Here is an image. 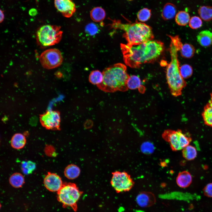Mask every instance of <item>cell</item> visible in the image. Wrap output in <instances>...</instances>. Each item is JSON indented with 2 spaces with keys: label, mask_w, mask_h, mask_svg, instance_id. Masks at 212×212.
I'll return each mask as SVG.
<instances>
[{
  "label": "cell",
  "mask_w": 212,
  "mask_h": 212,
  "mask_svg": "<svg viewBox=\"0 0 212 212\" xmlns=\"http://www.w3.org/2000/svg\"><path fill=\"white\" fill-rule=\"evenodd\" d=\"M54 6L64 17L72 16L76 11L75 5L72 0H54Z\"/></svg>",
  "instance_id": "obj_11"
},
{
  "label": "cell",
  "mask_w": 212,
  "mask_h": 212,
  "mask_svg": "<svg viewBox=\"0 0 212 212\" xmlns=\"http://www.w3.org/2000/svg\"><path fill=\"white\" fill-rule=\"evenodd\" d=\"M39 60L44 68L51 69L60 65L63 58L59 50L56 49H51L43 52L39 57Z\"/></svg>",
  "instance_id": "obj_9"
},
{
  "label": "cell",
  "mask_w": 212,
  "mask_h": 212,
  "mask_svg": "<svg viewBox=\"0 0 212 212\" xmlns=\"http://www.w3.org/2000/svg\"><path fill=\"white\" fill-rule=\"evenodd\" d=\"M127 85L128 89H138L141 93H143L145 91V87L141 84L140 78L135 75L130 76L127 81Z\"/></svg>",
  "instance_id": "obj_16"
},
{
  "label": "cell",
  "mask_w": 212,
  "mask_h": 212,
  "mask_svg": "<svg viewBox=\"0 0 212 212\" xmlns=\"http://www.w3.org/2000/svg\"><path fill=\"white\" fill-rule=\"evenodd\" d=\"M80 169L76 165L71 164L68 165L64 170L65 177L70 179H74L77 177L80 173Z\"/></svg>",
  "instance_id": "obj_21"
},
{
  "label": "cell",
  "mask_w": 212,
  "mask_h": 212,
  "mask_svg": "<svg viewBox=\"0 0 212 212\" xmlns=\"http://www.w3.org/2000/svg\"><path fill=\"white\" fill-rule=\"evenodd\" d=\"M192 180L191 174L187 171H183L178 174L176 179L178 186L182 188H185L189 186Z\"/></svg>",
  "instance_id": "obj_18"
},
{
  "label": "cell",
  "mask_w": 212,
  "mask_h": 212,
  "mask_svg": "<svg viewBox=\"0 0 212 212\" xmlns=\"http://www.w3.org/2000/svg\"><path fill=\"white\" fill-rule=\"evenodd\" d=\"M111 27L125 32L123 35L129 45L138 44L153 40L154 35L152 28L141 22L123 23L118 20H112Z\"/></svg>",
  "instance_id": "obj_4"
},
{
  "label": "cell",
  "mask_w": 212,
  "mask_h": 212,
  "mask_svg": "<svg viewBox=\"0 0 212 212\" xmlns=\"http://www.w3.org/2000/svg\"><path fill=\"white\" fill-rule=\"evenodd\" d=\"M120 48L125 64L137 68L157 59L163 52L164 45L160 41L152 40L136 45L121 44Z\"/></svg>",
  "instance_id": "obj_1"
},
{
  "label": "cell",
  "mask_w": 212,
  "mask_h": 212,
  "mask_svg": "<svg viewBox=\"0 0 212 212\" xmlns=\"http://www.w3.org/2000/svg\"><path fill=\"white\" fill-rule=\"evenodd\" d=\"M136 201L139 206L146 208L154 204L155 202L156 198L152 193L148 191H142L137 196Z\"/></svg>",
  "instance_id": "obj_13"
},
{
  "label": "cell",
  "mask_w": 212,
  "mask_h": 212,
  "mask_svg": "<svg viewBox=\"0 0 212 212\" xmlns=\"http://www.w3.org/2000/svg\"><path fill=\"white\" fill-rule=\"evenodd\" d=\"M59 26L46 25L41 27L36 33L38 44L42 47L52 46L60 41L62 32Z\"/></svg>",
  "instance_id": "obj_6"
},
{
  "label": "cell",
  "mask_w": 212,
  "mask_h": 212,
  "mask_svg": "<svg viewBox=\"0 0 212 212\" xmlns=\"http://www.w3.org/2000/svg\"><path fill=\"white\" fill-rule=\"evenodd\" d=\"M82 193L75 184L65 183L57 192V199L64 207H70L76 211Z\"/></svg>",
  "instance_id": "obj_5"
},
{
  "label": "cell",
  "mask_w": 212,
  "mask_h": 212,
  "mask_svg": "<svg viewBox=\"0 0 212 212\" xmlns=\"http://www.w3.org/2000/svg\"><path fill=\"white\" fill-rule=\"evenodd\" d=\"M9 182L12 186L15 188L21 187L24 183V178L21 174L16 173L12 174L10 177Z\"/></svg>",
  "instance_id": "obj_22"
},
{
  "label": "cell",
  "mask_w": 212,
  "mask_h": 212,
  "mask_svg": "<svg viewBox=\"0 0 212 212\" xmlns=\"http://www.w3.org/2000/svg\"><path fill=\"white\" fill-rule=\"evenodd\" d=\"M141 149L144 153L149 154L153 152L154 148L152 143L149 142H145L142 144Z\"/></svg>",
  "instance_id": "obj_32"
},
{
  "label": "cell",
  "mask_w": 212,
  "mask_h": 212,
  "mask_svg": "<svg viewBox=\"0 0 212 212\" xmlns=\"http://www.w3.org/2000/svg\"><path fill=\"white\" fill-rule=\"evenodd\" d=\"M205 194L209 197H212V183L208 184L204 189Z\"/></svg>",
  "instance_id": "obj_34"
},
{
  "label": "cell",
  "mask_w": 212,
  "mask_h": 212,
  "mask_svg": "<svg viewBox=\"0 0 212 212\" xmlns=\"http://www.w3.org/2000/svg\"><path fill=\"white\" fill-rule=\"evenodd\" d=\"M85 30L90 35L95 34L98 31V28L95 24L91 23L87 24L85 27Z\"/></svg>",
  "instance_id": "obj_33"
},
{
  "label": "cell",
  "mask_w": 212,
  "mask_h": 212,
  "mask_svg": "<svg viewBox=\"0 0 212 212\" xmlns=\"http://www.w3.org/2000/svg\"><path fill=\"white\" fill-rule=\"evenodd\" d=\"M202 116L204 124L212 127V92L210 99L204 107Z\"/></svg>",
  "instance_id": "obj_14"
},
{
  "label": "cell",
  "mask_w": 212,
  "mask_h": 212,
  "mask_svg": "<svg viewBox=\"0 0 212 212\" xmlns=\"http://www.w3.org/2000/svg\"><path fill=\"white\" fill-rule=\"evenodd\" d=\"M197 41L202 47H206L212 44V32L208 30L200 32L197 37Z\"/></svg>",
  "instance_id": "obj_15"
},
{
  "label": "cell",
  "mask_w": 212,
  "mask_h": 212,
  "mask_svg": "<svg viewBox=\"0 0 212 212\" xmlns=\"http://www.w3.org/2000/svg\"><path fill=\"white\" fill-rule=\"evenodd\" d=\"M177 12L176 6L173 4L168 3L165 4L161 13L162 18L165 20H168L175 16Z\"/></svg>",
  "instance_id": "obj_17"
},
{
  "label": "cell",
  "mask_w": 212,
  "mask_h": 212,
  "mask_svg": "<svg viewBox=\"0 0 212 212\" xmlns=\"http://www.w3.org/2000/svg\"><path fill=\"white\" fill-rule=\"evenodd\" d=\"M35 163L31 161H24L22 163L21 169L25 174H30L35 169Z\"/></svg>",
  "instance_id": "obj_30"
},
{
  "label": "cell",
  "mask_w": 212,
  "mask_h": 212,
  "mask_svg": "<svg viewBox=\"0 0 212 212\" xmlns=\"http://www.w3.org/2000/svg\"><path fill=\"white\" fill-rule=\"evenodd\" d=\"M26 142L25 136L22 134L17 133L12 137L11 140V145L14 148L19 149L23 148Z\"/></svg>",
  "instance_id": "obj_19"
},
{
  "label": "cell",
  "mask_w": 212,
  "mask_h": 212,
  "mask_svg": "<svg viewBox=\"0 0 212 212\" xmlns=\"http://www.w3.org/2000/svg\"><path fill=\"white\" fill-rule=\"evenodd\" d=\"M111 184L116 191L119 193L130 191L134 182L127 173L116 171L112 173Z\"/></svg>",
  "instance_id": "obj_8"
},
{
  "label": "cell",
  "mask_w": 212,
  "mask_h": 212,
  "mask_svg": "<svg viewBox=\"0 0 212 212\" xmlns=\"http://www.w3.org/2000/svg\"><path fill=\"white\" fill-rule=\"evenodd\" d=\"M44 183L45 188L52 192H58L63 184L59 176L50 172H48L45 176Z\"/></svg>",
  "instance_id": "obj_12"
},
{
  "label": "cell",
  "mask_w": 212,
  "mask_h": 212,
  "mask_svg": "<svg viewBox=\"0 0 212 212\" xmlns=\"http://www.w3.org/2000/svg\"><path fill=\"white\" fill-rule=\"evenodd\" d=\"M182 154L183 157L186 159L191 160L196 157L197 152L194 147L188 145L182 150Z\"/></svg>",
  "instance_id": "obj_26"
},
{
  "label": "cell",
  "mask_w": 212,
  "mask_h": 212,
  "mask_svg": "<svg viewBox=\"0 0 212 212\" xmlns=\"http://www.w3.org/2000/svg\"><path fill=\"white\" fill-rule=\"evenodd\" d=\"M170 39V52L171 61L167 66L166 77L170 92L174 97L182 94L183 89L186 87V82L181 76L180 70L178 52L183 44L178 36H169Z\"/></svg>",
  "instance_id": "obj_2"
},
{
  "label": "cell",
  "mask_w": 212,
  "mask_h": 212,
  "mask_svg": "<svg viewBox=\"0 0 212 212\" xmlns=\"http://www.w3.org/2000/svg\"><path fill=\"white\" fill-rule=\"evenodd\" d=\"M37 13V10L35 9H32L29 11V14L32 16L36 15Z\"/></svg>",
  "instance_id": "obj_35"
},
{
  "label": "cell",
  "mask_w": 212,
  "mask_h": 212,
  "mask_svg": "<svg viewBox=\"0 0 212 212\" xmlns=\"http://www.w3.org/2000/svg\"><path fill=\"white\" fill-rule=\"evenodd\" d=\"M180 51L182 57L186 58H190L194 55L195 49L192 44L185 43L182 44Z\"/></svg>",
  "instance_id": "obj_25"
},
{
  "label": "cell",
  "mask_w": 212,
  "mask_h": 212,
  "mask_svg": "<svg viewBox=\"0 0 212 212\" xmlns=\"http://www.w3.org/2000/svg\"><path fill=\"white\" fill-rule=\"evenodd\" d=\"M151 10L147 8H144L140 10L138 13L137 18L138 20L141 22L148 21L151 16Z\"/></svg>",
  "instance_id": "obj_29"
},
{
  "label": "cell",
  "mask_w": 212,
  "mask_h": 212,
  "mask_svg": "<svg viewBox=\"0 0 212 212\" xmlns=\"http://www.w3.org/2000/svg\"><path fill=\"white\" fill-rule=\"evenodd\" d=\"M39 118L41 125L47 129L60 130V117L59 112L48 111L41 115Z\"/></svg>",
  "instance_id": "obj_10"
},
{
  "label": "cell",
  "mask_w": 212,
  "mask_h": 212,
  "mask_svg": "<svg viewBox=\"0 0 212 212\" xmlns=\"http://www.w3.org/2000/svg\"><path fill=\"white\" fill-rule=\"evenodd\" d=\"M90 15L91 19L95 22H100L105 19L106 13L105 10L100 7L94 8L91 11Z\"/></svg>",
  "instance_id": "obj_20"
},
{
  "label": "cell",
  "mask_w": 212,
  "mask_h": 212,
  "mask_svg": "<svg viewBox=\"0 0 212 212\" xmlns=\"http://www.w3.org/2000/svg\"><path fill=\"white\" fill-rule=\"evenodd\" d=\"M190 17L189 14L185 11H180L176 14L175 20L176 23L179 25L185 26L189 21Z\"/></svg>",
  "instance_id": "obj_24"
},
{
  "label": "cell",
  "mask_w": 212,
  "mask_h": 212,
  "mask_svg": "<svg viewBox=\"0 0 212 212\" xmlns=\"http://www.w3.org/2000/svg\"><path fill=\"white\" fill-rule=\"evenodd\" d=\"M103 77L102 73L99 70H95L90 73L89 76V80L92 84L97 85L102 82Z\"/></svg>",
  "instance_id": "obj_27"
},
{
  "label": "cell",
  "mask_w": 212,
  "mask_h": 212,
  "mask_svg": "<svg viewBox=\"0 0 212 212\" xmlns=\"http://www.w3.org/2000/svg\"><path fill=\"white\" fill-rule=\"evenodd\" d=\"M198 13L201 19L205 21L212 19V6H204L200 7Z\"/></svg>",
  "instance_id": "obj_23"
},
{
  "label": "cell",
  "mask_w": 212,
  "mask_h": 212,
  "mask_svg": "<svg viewBox=\"0 0 212 212\" xmlns=\"http://www.w3.org/2000/svg\"><path fill=\"white\" fill-rule=\"evenodd\" d=\"M102 73V82L97 85L99 89L107 92H125L128 89L127 82L130 76L125 64L121 63L115 64L105 69Z\"/></svg>",
  "instance_id": "obj_3"
},
{
  "label": "cell",
  "mask_w": 212,
  "mask_h": 212,
  "mask_svg": "<svg viewBox=\"0 0 212 212\" xmlns=\"http://www.w3.org/2000/svg\"><path fill=\"white\" fill-rule=\"evenodd\" d=\"M4 18V14L3 11L0 9V22H1L3 21Z\"/></svg>",
  "instance_id": "obj_36"
},
{
  "label": "cell",
  "mask_w": 212,
  "mask_h": 212,
  "mask_svg": "<svg viewBox=\"0 0 212 212\" xmlns=\"http://www.w3.org/2000/svg\"><path fill=\"white\" fill-rule=\"evenodd\" d=\"M180 74L184 79H188L191 77L193 73V69L192 67L188 64H185L180 68Z\"/></svg>",
  "instance_id": "obj_28"
},
{
  "label": "cell",
  "mask_w": 212,
  "mask_h": 212,
  "mask_svg": "<svg viewBox=\"0 0 212 212\" xmlns=\"http://www.w3.org/2000/svg\"><path fill=\"white\" fill-rule=\"evenodd\" d=\"M162 137L168 143L172 150L175 151L183 150L189 145L191 140L180 130H165L163 133Z\"/></svg>",
  "instance_id": "obj_7"
},
{
  "label": "cell",
  "mask_w": 212,
  "mask_h": 212,
  "mask_svg": "<svg viewBox=\"0 0 212 212\" xmlns=\"http://www.w3.org/2000/svg\"><path fill=\"white\" fill-rule=\"evenodd\" d=\"M189 25L191 28L197 29L202 26V21L200 17L197 16H193L190 19Z\"/></svg>",
  "instance_id": "obj_31"
}]
</instances>
